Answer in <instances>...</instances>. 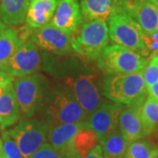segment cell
<instances>
[{
    "mask_svg": "<svg viewBox=\"0 0 158 158\" xmlns=\"http://www.w3.org/2000/svg\"><path fill=\"white\" fill-rule=\"evenodd\" d=\"M23 40L17 31L7 28L0 34V69H6V65L12 55L22 43Z\"/></svg>",
    "mask_w": 158,
    "mask_h": 158,
    "instance_id": "7402d4cb",
    "label": "cell"
},
{
    "mask_svg": "<svg viewBox=\"0 0 158 158\" xmlns=\"http://www.w3.org/2000/svg\"><path fill=\"white\" fill-rule=\"evenodd\" d=\"M3 157V141L0 137V158Z\"/></svg>",
    "mask_w": 158,
    "mask_h": 158,
    "instance_id": "d6a6232c",
    "label": "cell"
},
{
    "mask_svg": "<svg viewBox=\"0 0 158 158\" xmlns=\"http://www.w3.org/2000/svg\"><path fill=\"white\" fill-rule=\"evenodd\" d=\"M3 141V157L2 158H24L15 141L12 139L8 131L3 130L1 134Z\"/></svg>",
    "mask_w": 158,
    "mask_h": 158,
    "instance_id": "d4e9b609",
    "label": "cell"
},
{
    "mask_svg": "<svg viewBox=\"0 0 158 158\" xmlns=\"http://www.w3.org/2000/svg\"><path fill=\"white\" fill-rule=\"evenodd\" d=\"M21 113L18 104L12 84L5 88L0 95V127L1 129L11 127L20 119Z\"/></svg>",
    "mask_w": 158,
    "mask_h": 158,
    "instance_id": "ac0fdd59",
    "label": "cell"
},
{
    "mask_svg": "<svg viewBox=\"0 0 158 158\" xmlns=\"http://www.w3.org/2000/svg\"><path fill=\"white\" fill-rule=\"evenodd\" d=\"M105 158H123L129 142L116 129L99 143Z\"/></svg>",
    "mask_w": 158,
    "mask_h": 158,
    "instance_id": "603a6c76",
    "label": "cell"
},
{
    "mask_svg": "<svg viewBox=\"0 0 158 158\" xmlns=\"http://www.w3.org/2000/svg\"><path fill=\"white\" fill-rule=\"evenodd\" d=\"M0 129H1V127H0Z\"/></svg>",
    "mask_w": 158,
    "mask_h": 158,
    "instance_id": "8d00e7d4",
    "label": "cell"
},
{
    "mask_svg": "<svg viewBox=\"0 0 158 158\" xmlns=\"http://www.w3.org/2000/svg\"><path fill=\"white\" fill-rule=\"evenodd\" d=\"M64 84L83 108L87 118L105 102L98 87V77L94 74L67 77L64 79Z\"/></svg>",
    "mask_w": 158,
    "mask_h": 158,
    "instance_id": "ba28073f",
    "label": "cell"
},
{
    "mask_svg": "<svg viewBox=\"0 0 158 158\" xmlns=\"http://www.w3.org/2000/svg\"><path fill=\"white\" fill-rule=\"evenodd\" d=\"M98 144L99 141L96 133L85 126L72 138L64 158H77L85 156Z\"/></svg>",
    "mask_w": 158,
    "mask_h": 158,
    "instance_id": "ffe728a7",
    "label": "cell"
},
{
    "mask_svg": "<svg viewBox=\"0 0 158 158\" xmlns=\"http://www.w3.org/2000/svg\"><path fill=\"white\" fill-rule=\"evenodd\" d=\"M42 64V57L38 46L32 40H24L6 65L5 71L14 77L36 73Z\"/></svg>",
    "mask_w": 158,
    "mask_h": 158,
    "instance_id": "9c48e42d",
    "label": "cell"
},
{
    "mask_svg": "<svg viewBox=\"0 0 158 158\" xmlns=\"http://www.w3.org/2000/svg\"><path fill=\"white\" fill-rule=\"evenodd\" d=\"M86 126L85 121L52 126L48 131V142L64 156L68 152L70 141L79 130Z\"/></svg>",
    "mask_w": 158,
    "mask_h": 158,
    "instance_id": "e0dca14e",
    "label": "cell"
},
{
    "mask_svg": "<svg viewBox=\"0 0 158 158\" xmlns=\"http://www.w3.org/2000/svg\"><path fill=\"white\" fill-rule=\"evenodd\" d=\"M141 106H127L123 108L118 117V130L128 142L145 138V132L141 122Z\"/></svg>",
    "mask_w": 158,
    "mask_h": 158,
    "instance_id": "5bb4252c",
    "label": "cell"
},
{
    "mask_svg": "<svg viewBox=\"0 0 158 158\" xmlns=\"http://www.w3.org/2000/svg\"><path fill=\"white\" fill-rule=\"evenodd\" d=\"M124 106L113 101H105L85 119L86 126L93 130L99 143L118 128V117Z\"/></svg>",
    "mask_w": 158,
    "mask_h": 158,
    "instance_id": "30bf717a",
    "label": "cell"
},
{
    "mask_svg": "<svg viewBox=\"0 0 158 158\" xmlns=\"http://www.w3.org/2000/svg\"><path fill=\"white\" fill-rule=\"evenodd\" d=\"M36 113L40 119L50 127L85 121L87 118L83 108L65 86L48 91Z\"/></svg>",
    "mask_w": 158,
    "mask_h": 158,
    "instance_id": "6da1fadb",
    "label": "cell"
},
{
    "mask_svg": "<svg viewBox=\"0 0 158 158\" xmlns=\"http://www.w3.org/2000/svg\"><path fill=\"white\" fill-rule=\"evenodd\" d=\"M143 77L147 87L158 82V54H151L143 70Z\"/></svg>",
    "mask_w": 158,
    "mask_h": 158,
    "instance_id": "484cf974",
    "label": "cell"
},
{
    "mask_svg": "<svg viewBox=\"0 0 158 158\" xmlns=\"http://www.w3.org/2000/svg\"><path fill=\"white\" fill-rule=\"evenodd\" d=\"M107 23L101 19H90L83 23L79 31L71 36L72 50L88 60H98L109 43Z\"/></svg>",
    "mask_w": 158,
    "mask_h": 158,
    "instance_id": "3957f363",
    "label": "cell"
},
{
    "mask_svg": "<svg viewBox=\"0 0 158 158\" xmlns=\"http://www.w3.org/2000/svg\"><path fill=\"white\" fill-rule=\"evenodd\" d=\"M141 122L146 137H158V100L148 94L140 108Z\"/></svg>",
    "mask_w": 158,
    "mask_h": 158,
    "instance_id": "44dd1931",
    "label": "cell"
},
{
    "mask_svg": "<svg viewBox=\"0 0 158 158\" xmlns=\"http://www.w3.org/2000/svg\"><path fill=\"white\" fill-rule=\"evenodd\" d=\"M80 6L85 20L107 21L113 11L125 9V0H80Z\"/></svg>",
    "mask_w": 158,
    "mask_h": 158,
    "instance_id": "2e32d148",
    "label": "cell"
},
{
    "mask_svg": "<svg viewBox=\"0 0 158 158\" xmlns=\"http://www.w3.org/2000/svg\"><path fill=\"white\" fill-rule=\"evenodd\" d=\"M102 93L110 101L126 106H141L148 96L143 72L109 74L103 80Z\"/></svg>",
    "mask_w": 158,
    "mask_h": 158,
    "instance_id": "7a4b0ae2",
    "label": "cell"
},
{
    "mask_svg": "<svg viewBox=\"0 0 158 158\" xmlns=\"http://www.w3.org/2000/svg\"><path fill=\"white\" fill-rule=\"evenodd\" d=\"M50 126L40 118H24L9 130L24 158H29L48 141Z\"/></svg>",
    "mask_w": 158,
    "mask_h": 158,
    "instance_id": "52a82bcc",
    "label": "cell"
},
{
    "mask_svg": "<svg viewBox=\"0 0 158 158\" xmlns=\"http://www.w3.org/2000/svg\"><path fill=\"white\" fill-rule=\"evenodd\" d=\"M60 0H31L26 22L30 29H38L49 23Z\"/></svg>",
    "mask_w": 158,
    "mask_h": 158,
    "instance_id": "9a60e30c",
    "label": "cell"
},
{
    "mask_svg": "<svg viewBox=\"0 0 158 158\" xmlns=\"http://www.w3.org/2000/svg\"><path fill=\"white\" fill-rule=\"evenodd\" d=\"M83 22L79 0H60L50 23L68 34H73Z\"/></svg>",
    "mask_w": 158,
    "mask_h": 158,
    "instance_id": "4fadbf2b",
    "label": "cell"
},
{
    "mask_svg": "<svg viewBox=\"0 0 158 158\" xmlns=\"http://www.w3.org/2000/svg\"><path fill=\"white\" fill-rule=\"evenodd\" d=\"M4 90H5V88H2V87H0V95H2V93L4 92Z\"/></svg>",
    "mask_w": 158,
    "mask_h": 158,
    "instance_id": "d590c367",
    "label": "cell"
},
{
    "mask_svg": "<svg viewBox=\"0 0 158 158\" xmlns=\"http://www.w3.org/2000/svg\"><path fill=\"white\" fill-rule=\"evenodd\" d=\"M14 77L11 76L9 73H7L4 69H0V87L2 88H6L8 85L12 84Z\"/></svg>",
    "mask_w": 158,
    "mask_h": 158,
    "instance_id": "f1b7e54d",
    "label": "cell"
},
{
    "mask_svg": "<svg viewBox=\"0 0 158 158\" xmlns=\"http://www.w3.org/2000/svg\"><path fill=\"white\" fill-rule=\"evenodd\" d=\"M29 158H64L62 153L53 148L47 141Z\"/></svg>",
    "mask_w": 158,
    "mask_h": 158,
    "instance_id": "4316f807",
    "label": "cell"
},
{
    "mask_svg": "<svg viewBox=\"0 0 158 158\" xmlns=\"http://www.w3.org/2000/svg\"><path fill=\"white\" fill-rule=\"evenodd\" d=\"M125 10L146 35H158V8L150 0H125Z\"/></svg>",
    "mask_w": 158,
    "mask_h": 158,
    "instance_id": "7c38bea8",
    "label": "cell"
},
{
    "mask_svg": "<svg viewBox=\"0 0 158 158\" xmlns=\"http://www.w3.org/2000/svg\"><path fill=\"white\" fill-rule=\"evenodd\" d=\"M7 27H8V26H7V25H6L5 23L3 22V21L0 19V34H1L3 31H5V30H6Z\"/></svg>",
    "mask_w": 158,
    "mask_h": 158,
    "instance_id": "1f68e13d",
    "label": "cell"
},
{
    "mask_svg": "<svg viewBox=\"0 0 158 158\" xmlns=\"http://www.w3.org/2000/svg\"><path fill=\"white\" fill-rule=\"evenodd\" d=\"M97 61L99 69L109 75L143 72L148 59L138 51L114 44L107 46Z\"/></svg>",
    "mask_w": 158,
    "mask_h": 158,
    "instance_id": "5b68a950",
    "label": "cell"
},
{
    "mask_svg": "<svg viewBox=\"0 0 158 158\" xmlns=\"http://www.w3.org/2000/svg\"><path fill=\"white\" fill-rule=\"evenodd\" d=\"M144 42L146 48L149 53L152 54H158V35L152 34V35H146L144 34Z\"/></svg>",
    "mask_w": 158,
    "mask_h": 158,
    "instance_id": "83f0119b",
    "label": "cell"
},
{
    "mask_svg": "<svg viewBox=\"0 0 158 158\" xmlns=\"http://www.w3.org/2000/svg\"><path fill=\"white\" fill-rule=\"evenodd\" d=\"M156 146L146 140L130 142L123 158H152Z\"/></svg>",
    "mask_w": 158,
    "mask_h": 158,
    "instance_id": "cb8c5ba5",
    "label": "cell"
},
{
    "mask_svg": "<svg viewBox=\"0 0 158 158\" xmlns=\"http://www.w3.org/2000/svg\"><path fill=\"white\" fill-rule=\"evenodd\" d=\"M12 86L23 117H34L47 93L44 77L34 73L17 77L13 80Z\"/></svg>",
    "mask_w": 158,
    "mask_h": 158,
    "instance_id": "8992f818",
    "label": "cell"
},
{
    "mask_svg": "<svg viewBox=\"0 0 158 158\" xmlns=\"http://www.w3.org/2000/svg\"><path fill=\"white\" fill-rule=\"evenodd\" d=\"M152 158H158V147L156 148L155 152H154V155H153Z\"/></svg>",
    "mask_w": 158,
    "mask_h": 158,
    "instance_id": "836d02e7",
    "label": "cell"
},
{
    "mask_svg": "<svg viewBox=\"0 0 158 158\" xmlns=\"http://www.w3.org/2000/svg\"><path fill=\"white\" fill-rule=\"evenodd\" d=\"M150 1H151L153 4H154V5L158 8V0H150Z\"/></svg>",
    "mask_w": 158,
    "mask_h": 158,
    "instance_id": "e575fe53",
    "label": "cell"
},
{
    "mask_svg": "<svg viewBox=\"0 0 158 158\" xmlns=\"http://www.w3.org/2000/svg\"><path fill=\"white\" fill-rule=\"evenodd\" d=\"M31 0H0V19L7 26L16 27L26 21Z\"/></svg>",
    "mask_w": 158,
    "mask_h": 158,
    "instance_id": "d6986e66",
    "label": "cell"
},
{
    "mask_svg": "<svg viewBox=\"0 0 158 158\" xmlns=\"http://www.w3.org/2000/svg\"><path fill=\"white\" fill-rule=\"evenodd\" d=\"M148 94H149L150 96L158 100V82L148 87Z\"/></svg>",
    "mask_w": 158,
    "mask_h": 158,
    "instance_id": "4dcf8cb0",
    "label": "cell"
},
{
    "mask_svg": "<svg viewBox=\"0 0 158 158\" xmlns=\"http://www.w3.org/2000/svg\"><path fill=\"white\" fill-rule=\"evenodd\" d=\"M107 21L109 37L114 44L138 51L145 56L149 54L144 42L143 31L125 9L113 11Z\"/></svg>",
    "mask_w": 158,
    "mask_h": 158,
    "instance_id": "277c9868",
    "label": "cell"
},
{
    "mask_svg": "<svg viewBox=\"0 0 158 158\" xmlns=\"http://www.w3.org/2000/svg\"><path fill=\"white\" fill-rule=\"evenodd\" d=\"M77 158H105L102 153V148L100 145H97L96 147L93 148L91 150L87 153L85 156H78Z\"/></svg>",
    "mask_w": 158,
    "mask_h": 158,
    "instance_id": "f546056e",
    "label": "cell"
},
{
    "mask_svg": "<svg viewBox=\"0 0 158 158\" xmlns=\"http://www.w3.org/2000/svg\"><path fill=\"white\" fill-rule=\"evenodd\" d=\"M30 39L40 49L55 55L65 56L72 51L71 35L66 34L50 22L36 29Z\"/></svg>",
    "mask_w": 158,
    "mask_h": 158,
    "instance_id": "8fae6325",
    "label": "cell"
}]
</instances>
